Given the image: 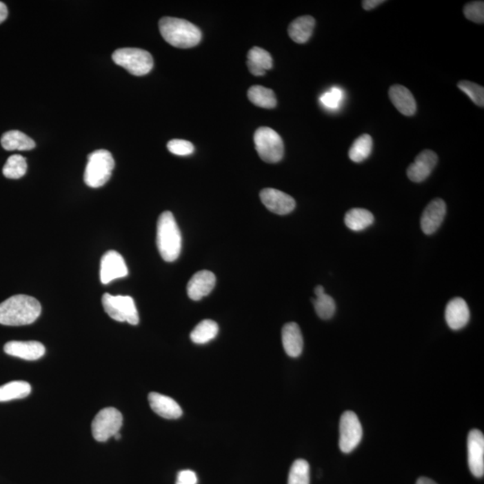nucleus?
<instances>
[{
  "label": "nucleus",
  "instance_id": "5701e85b",
  "mask_svg": "<svg viewBox=\"0 0 484 484\" xmlns=\"http://www.w3.org/2000/svg\"><path fill=\"white\" fill-rule=\"evenodd\" d=\"M1 145L7 151H29L35 148L34 140L18 130L8 131L3 134Z\"/></svg>",
  "mask_w": 484,
  "mask_h": 484
},
{
  "label": "nucleus",
  "instance_id": "c85d7f7f",
  "mask_svg": "<svg viewBox=\"0 0 484 484\" xmlns=\"http://www.w3.org/2000/svg\"><path fill=\"white\" fill-rule=\"evenodd\" d=\"M27 163L22 155L14 154L9 157L7 163L3 167V174L6 178L17 179L26 175Z\"/></svg>",
  "mask_w": 484,
  "mask_h": 484
},
{
  "label": "nucleus",
  "instance_id": "dca6fc26",
  "mask_svg": "<svg viewBox=\"0 0 484 484\" xmlns=\"http://www.w3.org/2000/svg\"><path fill=\"white\" fill-rule=\"evenodd\" d=\"M216 278L214 273L208 270L197 272L188 283V297L193 301H200L208 296L215 286Z\"/></svg>",
  "mask_w": 484,
  "mask_h": 484
},
{
  "label": "nucleus",
  "instance_id": "cd10ccee",
  "mask_svg": "<svg viewBox=\"0 0 484 484\" xmlns=\"http://www.w3.org/2000/svg\"><path fill=\"white\" fill-rule=\"evenodd\" d=\"M372 137L370 134H364L352 143L349 150V158L354 163H361L372 154Z\"/></svg>",
  "mask_w": 484,
  "mask_h": 484
},
{
  "label": "nucleus",
  "instance_id": "20e7f679",
  "mask_svg": "<svg viewBox=\"0 0 484 484\" xmlns=\"http://www.w3.org/2000/svg\"><path fill=\"white\" fill-rule=\"evenodd\" d=\"M115 161L109 151L101 149L88 155L83 181L90 188H97L105 185L114 169Z\"/></svg>",
  "mask_w": 484,
  "mask_h": 484
},
{
  "label": "nucleus",
  "instance_id": "7c9ffc66",
  "mask_svg": "<svg viewBox=\"0 0 484 484\" xmlns=\"http://www.w3.org/2000/svg\"><path fill=\"white\" fill-rule=\"evenodd\" d=\"M312 303L316 313L322 319H330L336 312V303L331 296L324 294L313 299Z\"/></svg>",
  "mask_w": 484,
  "mask_h": 484
},
{
  "label": "nucleus",
  "instance_id": "f8f14e48",
  "mask_svg": "<svg viewBox=\"0 0 484 484\" xmlns=\"http://www.w3.org/2000/svg\"><path fill=\"white\" fill-rule=\"evenodd\" d=\"M260 199L272 213L285 215L294 210L296 202L294 197L274 188H265L260 192Z\"/></svg>",
  "mask_w": 484,
  "mask_h": 484
},
{
  "label": "nucleus",
  "instance_id": "412c9836",
  "mask_svg": "<svg viewBox=\"0 0 484 484\" xmlns=\"http://www.w3.org/2000/svg\"><path fill=\"white\" fill-rule=\"evenodd\" d=\"M248 68L254 76H264L265 71L273 68V59L267 50L253 47L248 53Z\"/></svg>",
  "mask_w": 484,
  "mask_h": 484
},
{
  "label": "nucleus",
  "instance_id": "ddd939ff",
  "mask_svg": "<svg viewBox=\"0 0 484 484\" xmlns=\"http://www.w3.org/2000/svg\"><path fill=\"white\" fill-rule=\"evenodd\" d=\"M438 163V155L432 150H424L417 155L414 163L407 168V177L410 181L423 182L429 177Z\"/></svg>",
  "mask_w": 484,
  "mask_h": 484
},
{
  "label": "nucleus",
  "instance_id": "1a4fd4ad",
  "mask_svg": "<svg viewBox=\"0 0 484 484\" xmlns=\"http://www.w3.org/2000/svg\"><path fill=\"white\" fill-rule=\"evenodd\" d=\"M339 447L343 453H351L363 438V427L360 420L352 411L343 412L340 420Z\"/></svg>",
  "mask_w": 484,
  "mask_h": 484
},
{
  "label": "nucleus",
  "instance_id": "423d86ee",
  "mask_svg": "<svg viewBox=\"0 0 484 484\" xmlns=\"http://www.w3.org/2000/svg\"><path fill=\"white\" fill-rule=\"evenodd\" d=\"M256 150L265 163H276L283 159L285 145L282 137L270 128H259L254 134Z\"/></svg>",
  "mask_w": 484,
  "mask_h": 484
},
{
  "label": "nucleus",
  "instance_id": "e433bc0d",
  "mask_svg": "<svg viewBox=\"0 0 484 484\" xmlns=\"http://www.w3.org/2000/svg\"><path fill=\"white\" fill-rule=\"evenodd\" d=\"M384 2V0H364L363 1V8L367 11L372 10V9L379 7V5Z\"/></svg>",
  "mask_w": 484,
  "mask_h": 484
},
{
  "label": "nucleus",
  "instance_id": "0eeeda50",
  "mask_svg": "<svg viewBox=\"0 0 484 484\" xmlns=\"http://www.w3.org/2000/svg\"><path fill=\"white\" fill-rule=\"evenodd\" d=\"M103 306L110 318L119 322H128L136 325L139 323V315L133 298L130 296H114L105 294L101 299Z\"/></svg>",
  "mask_w": 484,
  "mask_h": 484
},
{
  "label": "nucleus",
  "instance_id": "473e14b6",
  "mask_svg": "<svg viewBox=\"0 0 484 484\" xmlns=\"http://www.w3.org/2000/svg\"><path fill=\"white\" fill-rule=\"evenodd\" d=\"M464 14L468 20L476 23H484V2L474 1L464 7Z\"/></svg>",
  "mask_w": 484,
  "mask_h": 484
},
{
  "label": "nucleus",
  "instance_id": "ea45409f",
  "mask_svg": "<svg viewBox=\"0 0 484 484\" xmlns=\"http://www.w3.org/2000/svg\"><path fill=\"white\" fill-rule=\"evenodd\" d=\"M314 292H315L316 297L325 294L324 287L321 285L316 286Z\"/></svg>",
  "mask_w": 484,
  "mask_h": 484
},
{
  "label": "nucleus",
  "instance_id": "2f4dec72",
  "mask_svg": "<svg viewBox=\"0 0 484 484\" xmlns=\"http://www.w3.org/2000/svg\"><path fill=\"white\" fill-rule=\"evenodd\" d=\"M457 88L464 92L477 106L484 107V88L470 81H460Z\"/></svg>",
  "mask_w": 484,
  "mask_h": 484
},
{
  "label": "nucleus",
  "instance_id": "2eb2a0df",
  "mask_svg": "<svg viewBox=\"0 0 484 484\" xmlns=\"http://www.w3.org/2000/svg\"><path fill=\"white\" fill-rule=\"evenodd\" d=\"M4 352L10 356L26 361H36L43 356L46 350L43 343L36 341H11L6 343Z\"/></svg>",
  "mask_w": 484,
  "mask_h": 484
},
{
  "label": "nucleus",
  "instance_id": "f257e3e1",
  "mask_svg": "<svg viewBox=\"0 0 484 484\" xmlns=\"http://www.w3.org/2000/svg\"><path fill=\"white\" fill-rule=\"evenodd\" d=\"M41 303L31 296H12L0 303V324L20 327L32 324L40 316Z\"/></svg>",
  "mask_w": 484,
  "mask_h": 484
},
{
  "label": "nucleus",
  "instance_id": "6ab92c4d",
  "mask_svg": "<svg viewBox=\"0 0 484 484\" xmlns=\"http://www.w3.org/2000/svg\"><path fill=\"white\" fill-rule=\"evenodd\" d=\"M388 94L393 105L403 115L410 117L415 114L417 109L416 101L410 90L403 85H394L391 86Z\"/></svg>",
  "mask_w": 484,
  "mask_h": 484
},
{
  "label": "nucleus",
  "instance_id": "9d476101",
  "mask_svg": "<svg viewBox=\"0 0 484 484\" xmlns=\"http://www.w3.org/2000/svg\"><path fill=\"white\" fill-rule=\"evenodd\" d=\"M468 465L475 477L484 475V436L479 430H472L467 438Z\"/></svg>",
  "mask_w": 484,
  "mask_h": 484
},
{
  "label": "nucleus",
  "instance_id": "72a5a7b5",
  "mask_svg": "<svg viewBox=\"0 0 484 484\" xmlns=\"http://www.w3.org/2000/svg\"><path fill=\"white\" fill-rule=\"evenodd\" d=\"M167 148L173 154L186 157L195 151L193 143L182 139H172L167 145Z\"/></svg>",
  "mask_w": 484,
  "mask_h": 484
},
{
  "label": "nucleus",
  "instance_id": "6e6552de",
  "mask_svg": "<svg viewBox=\"0 0 484 484\" xmlns=\"http://www.w3.org/2000/svg\"><path fill=\"white\" fill-rule=\"evenodd\" d=\"M123 417L114 407H107L98 412L92 423V433L95 441L105 442L114 437L121 429Z\"/></svg>",
  "mask_w": 484,
  "mask_h": 484
},
{
  "label": "nucleus",
  "instance_id": "58836bf2",
  "mask_svg": "<svg viewBox=\"0 0 484 484\" xmlns=\"http://www.w3.org/2000/svg\"><path fill=\"white\" fill-rule=\"evenodd\" d=\"M416 484H437L434 482V481H432V479H429V478L426 477H421L419 479H418Z\"/></svg>",
  "mask_w": 484,
  "mask_h": 484
},
{
  "label": "nucleus",
  "instance_id": "393cba45",
  "mask_svg": "<svg viewBox=\"0 0 484 484\" xmlns=\"http://www.w3.org/2000/svg\"><path fill=\"white\" fill-rule=\"evenodd\" d=\"M32 387L28 382L12 381L0 387V402L23 399L31 393Z\"/></svg>",
  "mask_w": 484,
  "mask_h": 484
},
{
  "label": "nucleus",
  "instance_id": "a878e982",
  "mask_svg": "<svg viewBox=\"0 0 484 484\" xmlns=\"http://www.w3.org/2000/svg\"><path fill=\"white\" fill-rule=\"evenodd\" d=\"M248 97L254 105L273 109L276 106L277 101L273 90L264 88V86L254 85L249 89Z\"/></svg>",
  "mask_w": 484,
  "mask_h": 484
},
{
  "label": "nucleus",
  "instance_id": "7ed1b4c3",
  "mask_svg": "<svg viewBox=\"0 0 484 484\" xmlns=\"http://www.w3.org/2000/svg\"><path fill=\"white\" fill-rule=\"evenodd\" d=\"M157 244L164 261L173 262L179 258L182 246L181 233L172 212H163L158 219Z\"/></svg>",
  "mask_w": 484,
  "mask_h": 484
},
{
  "label": "nucleus",
  "instance_id": "f3484780",
  "mask_svg": "<svg viewBox=\"0 0 484 484\" xmlns=\"http://www.w3.org/2000/svg\"><path fill=\"white\" fill-rule=\"evenodd\" d=\"M448 327L452 330H460L468 324L470 319V310L464 299L454 298L447 303L445 310Z\"/></svg>",
  "mask_w": 484,
  "mask_h": 484
},
{
  "label": "nucleus",
  "instance_id": "f03ea898",
  "mask_svg": "<svg viewBox=\"0 0 484 484\" xmlns=\"http://www.w3.org/2000/svg\"><path fill=\"white\" fill-rule=\"evenodd\" d=\"M159 29L164 40L179 49H190L200 43L202 32L199 27L187 20L176 17H163Z\"/></svg>",
  "mask_w": 484,
  "mask_h": 484
},
{
  "label": "nucleus",
  "instance_id": "4c0bfd02",
  "mask_svg": "<svg viewBox=\"0 0 484 484\" xmlns=\"http://www.w3.org/2000/svg\"><path fill=\"white\" fill-rule=\"evenodd\" d=\"M8 10L7 6L4 3L0 1V23L4 22L7 19Z\"/></svg>",
  "mask_w": 484,
  "mask_h": 484
},
{
  "label": "nucleus",
  "instance_id": "aec40b11",
  "mask_svg": "<svg viewBox=\"0 0 484 484\" xmlns=\"http://www.w3.org/2000/svg\"><path fill=\"white\" fill-rule=\"evenodd\" d=\"M282 340L283 348L290 357L300 356L303 350V337L298 324L287 323L283 327Z\"/></svg>",
  "mask_w": 484,
  "mask_h": 484
},
{
  "label": "nucleus",
  "instance_id": "39448f33",
  "mask_svg": "<svg viewBox=\"0 0 484 484\" xmlns=\"http://www.w3.org/2000/svg\"><path fill=\"white\" fill-rule=\"evenodd\" d=\"M113 61L134 76L148 74L154 67V59L150 53L137 48H123L112 54Z\"/></svg>",
  "mask_w": 484,
  "mask_h": 484
},
{
  "label": "nucleus",
  "instance_id": "f704fd0d",
  "mask_svg": "<svg viewBox=\"0 0 484 484\" xmlns=\"http://www.w3.org/2000/svg\"><path fill=\"white\" fill-rule=\"evenodd\" d=\"M343 99V92L339 88H332L322 94L321 101L323 105L328 109H337Z\"/></svg>",
  "mask_w": 484,
  "mask_h": 484
},
{
  "label": "nucleus",
  "instance_id": "a211bd4d",
  "mask_svg": "<svg viewBox=\"0 0 484 484\" xmlns=\"http://www.w3.org/2000/svg\"><path fill=\"white\" fill-rule=\"evenodd\" d=\"M149 403H150L152 411L157 412L161 417L165 419L175 420L182 415V409L179 403L159 393L152 392L148 396Z\"/></svg>",
  "mask_w": 484,
  "mask_h": 484
},
{
  "label": "nucleus",
  "instance_id": "c9c22d12",
  "mask_svg": "<svg viewBox=\"0 0 484 484\" xmlns=\"http://www.w3.org/2000/svg\"><path fill=\"white\" fill-rule=\"evenodd\" d=\"M197 477L193 471L184 470L179 472L176 484H196Z\"/></svg>",
  "mask_w": 484,
  "mask_h": 484
},
{
  "label": "nucleus",
  "instance_id": "4468645a",
  "mask_svg": "<svg viewBox=\"0 0 484 484\" xmlns=\"http://www.w3.org/2000/svg\"><path fill=\"white\" fill-rule=\"evenodd\" d=\"M447 205L444 200L435 199L430 203L421 218V227L427 235L433 234L441 227L446 216Z\"/></svg>",
  "mask_w": 484,
  "mask_h": 484
},
{
  "label": "nucleus",
  "instance_id": "9b49d317",
  "mask_svg": "<svg viewBox=\"0 0 484 484\" xmlns=\"http://www.w3.org/2000/svg\"><path fill=\"white\" fill-rule=\"evenodd\" d=\"M128 267L123 256L114 250L108 251L101 260V282L107 285L118 278L127 276Z\"/></svg>",
  "mask_w": 484,
  "mask_h": 484
},
{
  "label": "nucleus",
  "instance_id": "c756f323",
  "mask_svg": "<svg viewBox=\"0 0 484 484\" xmlns=\"http://www.w3.org/2000/svg\"><path fill=\"white\" fill-rule=\"evenodd\" d=\"M288 484H310V465L304 459H298L290 470Z\"/></svg>",
  "mask_w": 484,
  "mask_h": 484
},
{
  "label": "nucleus",
  "instance_id": "bb28decb",
  "mask_svg": "<svg viewBox=\"0 0 484 484\" xmlns=\"http://www.w3.org/2000/svg\"><path fill=\"white\" fill-rule=\"evenodd\" d=\"M219 332L217 323L211 319H205L199 323L191 332L190 339L197 345H204L215 339Z\"/></svg>",
  "mask_w": 484,
  "mask_h": 484
},
{
  "label": "nucleus",
  "instance_id": "b1692460",
  "mask_svg": "<svg viewBox=\"0 0 484 484\" xmlns=\"http://www.w3.org/2000/svg\"><path fill=\"white\" fill-rule=\"evenodd\" d=\"M345 223L352 231L361 232L374 223V216L366 209L354 208L346 213Z\"/></svg>",
  "mask_w": 484,
  "mask_h": 484
},
{
  "label": "nucleus",
  "instance_id": "4be33fe9",
  "mask_svg": "<svg viewBox=\"0 0 484 484\" xmlns=\"http://www.w3.org/2000/svg\"><path fill=\"white\" fill-rule=\"evenodd\" d=\"M315 27V19L310 16L296 18L290 23L288 34L296 43L303 44L310 40Z\"/></svg>",
  "mask_w": 484,
  "mask_h": 484
},
{
  "label": "nucleus",
  "instance_id": "a19ab883",
  "mask_svg": "<svg viewBox=\"0 0 484 484\" xmlns=\"http://www.w3.org/2000/svg\"><path fill=\"white\" fill-rule=\"evenodd\" d=\"M113 438H114L116 439V441H119V439H121V433H119V432L117 433V434Z\"/></svg>",
  "mask_w": 484,
  "mask_h": 484
}]
</instances>
